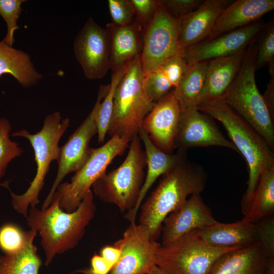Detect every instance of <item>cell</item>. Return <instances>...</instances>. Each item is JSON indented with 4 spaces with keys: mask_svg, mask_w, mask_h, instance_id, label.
I'll return each instance as SVG.
<instances>
[{
    "mask_svg": "<svg viewBox=\"0 0 274 274\" xmlns=\"http://www.w3.org/2000/svg\"><path fill=\"white\" fill-rule=\"evenodd\" d=\"M108 5L114 24L126 25L134 21L135 12L131 0H108Z\"/></svg>",
    "mask_w": 274,
    "mask_h": 274,
    "instance_id": "cell-35",
    "label": "cell"
},
{
    "mask_svg": "<svg viewBox=\"0 0 274 274\" xmlns=\"http://www.w3.org/2000/svg\"><path fill=\"white\" fill-rule=\"evenodd\" d=\"M258 241L267 258H274V219L265 218L255 223Z\"/></svg>",
    "mask_w": 274,
    "mask_h": 274,
    "instance_id": "cell-36",
    "label": "cell"
},
{
    "mask_svg": "<svg viewBox=\"0 0 274 274\" xmlns=\"http://www.w3.org/2000/svg\"><path fill=\"white\" fill-rule=\"evenodd\" d=\"M114 245L121 255L109 274H148L156 266V254L161 244L151 236L148 228L130 223Z\"/></svg>",
    "mask_w": 274,
    "mask_h": 274,
    "instance_id": "cell-12",
    "label": "cell"
},
{
    "mask_svg": "<svg viewBox=\"0 0 274 274\" xmlns=\"http://www.w3.org/2000/svg\"><path fill=\"white\" fill-rule=\"evenodd\" d=\"M265 274H274V258H267Z\"/></svg>",
    "mask_w": 274,
    "mask_h": 274,
    "instance_id": "cell-43",
    "label": "cell"
},
{
    "mask_svg": "<svg viewBox=\"0 0 274 274\" xmlns=\"http://www.w3.org/2000/svg\"><path fill=\"white\" fill-rule=\"evenodd\" d=\"M60 197L55 192L51 204L44 210L30 207L26 218L28 226L38 232L48 266L57 254L76 247L84 235L86 228L94 217L96 206L90 190L77 209L72 212L59 206Z\"/></svg>",
    "mask_w": 274,
    "mask_h": 274,
    "instance_id": "cell-1",
    "label": "cell"
},
{
    "mask_svg": "<svg viewBox=\"0 0 274 274\" xmlns=\"http://www.w3.org/2000/svg\"><path fill=\"white\" fill-rule=\"evenodd\" d=\"M220 146L237 150L226 139L210 117L196 107L182 110L175 147L186 150L195 147Z\"/></svg>",
    "mask_w": 274,
    "mask_h": 274,
    "instance_id": "cell-16",
    "label": "cell"
},
{
    "mask_svg": "<svg viewBox=\"0 0 274 274\" xmlns=\"http://www.w3.org/2000/svg\"><path fill=\"white\" fill-rule=\"evenodd\" d=\"M90 269L93 274H109L112 267L99 254L95 253L90 259Z\"/></svg>",
    "mask_w": 274,
    "mask_h": 274,
    "instance_id": "cell-40",
    "label": "cell"
},
{
    "mask_svg": "<svg viewBox=\"0 0 274 274\" xmlns=\"http://www.w3.org/2000/svg\"><path fill=\"white\" fill-rule=\"evenodd\" d=\"M267 258L257 241L221 256L208 274H265Z\"/></svg>",
    "mask_w": 274,
    "mask_h": 274,
    "instance_id": "cell-21",
    "label": "cell"
},
{
    "mask_svg": "<svg viewBox=\"0 0 274 274\" xmlns=\"http://www.w3.org/2000/svg\"><path fill=\"white\" fill-rule=\"evenodd\" d=\"M5 74L13 76L25 87L35 85L42 77L28 54L0 41V77Z\"/></svg>",
    "mask_w": 274,
    "mask_h": 274,
    "instance_id": "cell-26",
    "label": "cell"
},
{
    "mask_svg": "<svg viewBox=\"0 0 274 274\" xmlns=\"http://www.w3.org/2000/svg\"><path fill=\"white\" fill-rule=\"evenodd\" d=\"M135 12V19L143 31L152 19L159 4L156 0H131Z\"/></svg>",
    "mask_w": 274,
    "mask_h": 274,
    "instance_id": "cell-38",
    "label": "cell"
},
{
    "mask_svg": "<svg viewBox=\"0 0 274 274\" xmlns=\"http://www.w3.org/2000/svg\"><path fill=\"white\" fill-rule=\"evenodd\" d=\"M196 108L222 124L237 152L245 158L249 179L242 202L248 201L253 195L261 173L274 166L273 149L222 98L203 102Z\"/></svg>",
    "mask_w": 274,
    "mask_h": 274,
    "instance_id": "cell-3",
    "label": "cell"
},
{
    "mask_svg": "<svg viewBox=\"0 0 274 274\" xmlns=\"http://www.w3.org/2000/svg\"><path fill=\"white\" fill-rule=\"evenodd\" d=\"M208 63L203 61L189 65L182 80L173 90L182 110L197 106L204 88Z\"/></svg>",
    "mask_w": 274,
    "mask_h": 274,
    "instance_id": "cell-28",
    "label": "cell"
},
{
    "mask_svg": "<svg viewBox=\"0 0 274 274\" xmlns=\"http://www.w3.org/2000/svg\"><path fill=\"white\" fill-rule=\"evenodd\" d=\"M99 255L112 267L118 261L121 252L118 248L114 246L107 245L103 247L100 250Z\"/></svg>",
    "mask_w": 274,
    "mask_h": 274,
    "instance_id": "cell-41",
    "label": "cell"
},
{
    "mask_svg": "<svg viewBox=\"0 0 274 274\" xmlns=\"http://www.w3.org/2000/svg\"><path fill=\"white\" fill-rule=\"evenodd\" d=\"M109 84L101 85L95 105L89 114L70 136L66 143L60 147L57 160L58 169L50 190L44 200L42 210L51 204L58 186L70 173L80 170L89 158L93 148H90L91 139L97 133L95 118L99 105L107 94Z\"/></svg>",
    "mask_w": 274,
    "mask_h": 274,
    "instance_id": "cell-11",
    "label": "cell"
},
{
    "mask_svg": "<svg viewBox=\"0 0 274 274\" xmlns=\"http://www.w3.org/2000/svg\"><path fill=\"white\" fill-rule=\"evenodd\" d=\"M37 235L29 230L27 240L20 250L0 256V274H39L42 260L33 241Z\"/></svg>",
    "mask_w": 274,
    "mask_h": 274,
    "instance_id": "cell-27",
    "label": "cell"
},
{
    "mask_svg": "<svg viewBox=\"0 0 274 274\" xmlns=\"http://www.w3.org/2000/svg\"><path fill=\"white\" fill-rule=\"evenodd\" d=\"M106 28L110 39V68L114 72L128 64L140 54L143 31L135 19L132 23L123 26L108 23Z\"/></svg>",
    "mask_w": 274,
    "mask_h": 274,
    "instance_id": "cell-23",
    "label": "cell"
},
{
    "mask_svg": "<svg viewBox=\"0 0 274 274\" xmlns=\"http://www.w3.org/2000/svg\"><path fill=\"white\" fill-rule=\"evenodd\" d=\"M144 77L139 54L127 64L116 89L107 132L110 137L117 135L131 141L138 134L143 120L155 104L146 93Z\"/></svg>",
    "mask_w": 274,
    "mask_h": 274,
    "instance_id": "cell-6",
    "label": "cell"
},
{
    "mask_svg": "<svg viewBox=\"0 0 274 274\" xmlns=\"http://www.w3.org/2000/svg\"><path fill=\"white\" fill-rule=\"evenodd\" d=\"M188 66L183 56L178 55L167 60L159 68L175 88L182 80Z\"/></svg>",
    "mask_w": 274,
    "mask_h": 274,
    "instance_id": "cell-37",
    "label": "cell"
},
{
    "mask_svg": "<svg viewBox=\"0 0 274 274\" xmlns=\"http://www.w3.org/2000/svg\"><path fill=\"white\" fill-rule=\"evenodd\" d=\"M29 230L24 231L13 223H7L0 228V249L5 254L15 253L25 245Z\"/></svg>",
    "mask_w": 274,
    "mask_h": 274,
    "instance_id": "cell-32",
    "label": "cell"
},
{
    "mask_svg": "<svg viewBox=\"0 0 274 274\" xmlns=\"http://www.w3.org/2000/svg\"><path fill=\"white\" fill-rule=\"evenodd\" d=\"M232 2L203 1L194 10L178 19L179 48L184 51L206 40L221 13Z\"/></svg>",
    "mask_w": 274,
    "mask_h": 274,
    "instance_id": "cell-18",
    "label": "cell"
},
{
    "mask_svg": "<svg viewBox=\"0 0 274 274\" xmlns=\"http://www.w3.org/2000/svg\"><path fill=\"white\" fill-rule=\"evenodd\" d=\"M123 162L116 168L106 173L92 185L93 193L102 201L116 206L126 213L135 207L145 177L146 158L139 134L130 142Z\"/></svg>",
    "mask_w": 274,
    "mask_h": 274,
    "instance_id": "cell-7",
    "label": "cell"
},
{
    "mask_svg": "<svg viewBox=\"0 0 274 274\" xmlns=\"http://www.w3.org/2000/svg\"><path fill=\"white\" fill-rule=\"evenodd\" d=\"M11 130L9 121L0 118V179L5 175L9 163L23 153L18 144L10 139Z\"/></svg>",
    "mask_w": 274,
    "mask_h": 274,
    "instance_id": "cell-31",
    "label": "cell"
},
{
    "mask_svg": "<svg viewBox=\"0 0 274 274\" xmlns=\"http://www.w3.org/2000/svg\"><path fill=\"white\" fill-rule=\"evenodd\" d=\"M130 142L114 135L100 147L93 148L85 164L75 173L70 182L58 186L56 192L60 197V207L67 212L75 211L93 184L106 173L113 159L128 148Z\"/></svg>",
    "mask_w": 274,
    "mask_h": 274,
    "instance_id": "cell-9",
    "label": "cell"
},
{
    "mask_svg": "<svg viewBox=\"0 0 274 274\" xmlns=\"http://www.w3.org/2000/svg\"><path fill=\"white\" fill-rule=\"evenodd\" d=\"M256 70L268 66L270 77H274V22L266 23L256 40Z\"/></svg>",
    "mask_w": 274,
    "mask_h": 274,
    "instance_id": "cell-30",
    "label": "cell"
},
{
    "mask_svg": "<svg viewBox=\"0 0 274 274\" xmlns=\"http://www.w3.org/2000/svg\"><path fill=\"white\" fill-rule=\"evenodd\" d=\"M25 0H0V15L7 25V32L2 41L12 47L14 43V33L19 27L17 22L22 12L21 5Z\"/></svg>",
    "mask_w": 274,
    "mask_h": 274,
    "instance_id": "cell-33",
    "label": "cell"
},
{
    "mask_svg": "<svg viewBox=\"0 0 274 274\" xmlns=\"http://www.w3.org/2000/svg\"><path fill=\"white\" fill-rule=\"evenodd\" d=\"M217 221L200 194H193L164 220L161 245L169 244L186 234L216 223Z\"/></svg>",
    "mask_w": 274,
    "mask_h": 274,
    "instance_id": "cell-17",
    "label": "cell"
},
{
    "mask_svg": "<svg viewBox=\"0 0 274 274\" xmlns=\"http://www.w3.org/2000/svg\"><path fill=\"white\" fill-rule=\"evenodd\" d=\"M144 87L148 98L154 103L168 94L173 88L160 68L145 75Z\"/></svg>",
    "mask_w": 274,
    "mask_h": 274,
    "instance_id": "cell-34",
    "label": "cell"
},
{
    "mask_svg": "<svg viewBox=\"0 0 274 274\" xmlns=\"http://www.w3.org/2000/svg\"><path fill=\"white\" fill-rule=\"evenodd\" d=\"M241 247H213L195 230L169 244L161 245L156 254V265L167 274H208L219 257Z\"/></svg>",
    "mask_w": 274,
    "mask_h": 274,
    "instance_id": "cell-8",
    "label": "cell"
},
{
    "mask_svg": "<svg viewBox=\"0 0 274 274\" xmlns=\"http://www.w3.org/2000/svg\"><path fill=\"white\" fill-rule=\"evenodd\" d=\"M162 3L169 12L177 19L196 9L201 0H163Z\"/></svg>",
    "mask_w": 274,
    "mask_h": 274,
    "instance_id": "cell-39",
    "label": "cell"
},
{
    "mask_svg": "<svg viewBox=\"0 0 274 274\" xmlns=\"http://www.w3.org/2000/svg\"><path fill=\"white\" fill-rule=\"evenodd\" d=\"M74 49L75 57L87 79H101L110 68L109 32L93 18L90 17L78 33Z\"/></svg>",
    "mask_w": 274,
    "mask_h": 274,
    "instance_id": "cell-13",
    "label": "cell"
},
{
    "mask_svg": "<svg viewBox=\"0 0 274 274\" xmlns=\"http://www.w3.org/2000/svg\"><path fill=\"white\" fill-rule=\"evenodd\" d=\"M148 274H167L160 268L158 267L156 265L150 271Z\"/></svg>",
    "mask_w": 274,
    "mask_h": 274,
    "instance_id": "cell-44",
    "label": "cell"
},
{
    "mask_svg": "<svg viewBox=\"0 0 274 274\" xmlns=\"http://www.w3.org/2000/svg\"><path fill=\"white\" fill-rule=\"evenodd\" d=\"M79 272L84 274H93L91 271L90 268H85L79 270Z\"/></svg>",
    "mask_w": 274,
    "mask_h": 274,
    "instance_id": "cell-45",
    "label": "cell"
},
{
    "mask_svg": "<svg viewBox=\"0 0 274 274\" xmlns=\"http://www.w3.org/2000/svg\"><path fill=\"white\" fill-rule=\"evenodd\" d=\"M207 174L200 165L185 157L162 175L156 188L141 204L140 224L147 227L151 237L157 240L163 222L193 194H200L205 188Z\"/></svg>",
    "mask_w": 274,
    "mask_h": 274,
    "instance_id": "cell-2",
    "label": "cell"
},
{
    "mask_svg": "<svg viewBox=\"0 0 274 274\" xmlns=\"http://www.w3.org/2000/svg\"><path fill=\"white\" fill-rule=\"evenodd\" d=\"M265 103L271 115L274 112V77H271L265 93L262 95Z\"/></svg>",
    "mask_w": 274,
    "mask_h": 274,
    "instance_id": "cell-42",
    "label": "cell"
},
{
    "mask_svg": "<svg viewBox=\"0 0 274 274\" xmlns=\"http://www.w3.org/2000/svg\"><path fill=\"white\" fill-rule=\"evenodd\" d=\"M182 108L173 90L157 101L145 118L141 128L160 150L172 153Z\"/></svg>",
    "mask_w": 274,
    "mask_h": 274,
    "instance_id": "cell-15",
    "label": "cell"
},
{
    "mask_svg": "<svg viewBox=\"0 0 274 274\" xmlns=\"http://www.w3.org/2000/svg\"><path fill=\"white\" fill-rule=\"evenodd\" d=\"M127 64L113 72L108 91L101 100L95 118L98 142L102 143L107 134L113 112L116 89L125 74Z\"/></svg>",
    "mask_w": 274,
    "mask_h": 274,
    "instance_id": "cell-29",
    "label": "cell"
},
{
    "mask_svg": "<svg viewBox=\"0 0 274 274\" xmlns=\"http://www.w3.org/2000/svg\"><path fill=\"white\" fill-rule=\"evenodd\" d=\"M178 55L183 56L179 48L178 19L159 1L152 19L143 32L140 60L144 75Z\"/></svg>",
    "mask_w": 274,
    "mask_h": 274,
    "instance_id": "cell-10",
    "label": "cell"
},
{
    "mask_svg": "<svg viewBox=\"0 0 274 274\" xmlns=\"http://www.w3.org/2000/svg\"><path fill=\"white\" fill-rule=\"evenodd\" d=\"M247 48L233 55L208 61L205 84L197 106L223 97L240 68Z\"/></svg>",
    "mask_w": 274,
    "mask_h": 274,
    "instance_id": "cell-22",
    "label": "cell"
},
{
    "mask_svg": "<svg viewBox=\"0 0 274 274\" xmlns=\"http://www.w3.org/2000/svg\"><path fill=\"white\" fill-rule=\"evenodd\" d=\"M266 23L259 20L215 38L203 40L186 49L184 58L190 65L236 54L256 39Z\"/></svg>",
    "mask_w": 274,
    "mask_h": 274,
    "instance_id": "cell-14",
    "label": "cell"
},
{
    "mask_svg": "<svg viewBox=\"0 0 274 274\" xmlns=\"http://www.w3.org/2000/svg\"><path fill=\"white\" fill-rule=\"evenodd\" d=\"M69 125L70 119H62L60 113L56 112L46 116L39 131L31 134L25 129H21L12 134L28 140L34 151L37 164L36 175L28 188L22 194L13 193L6 183L3 185L10 193L14 209L25 218L27 217L29 207H37L40 202L39 195L44 186L50 164L58 159L59 142Z\"/></svg>",
    "mask_w": 274,
    "mask_h": 274,
    "instance_id": "cell-4",
    "label": "cell"
},
{
    "mask_svg": "<svg viewBox=\"0 0 274 274\" xmlns=\"http://www.w3.org/2000/svg\"><path fill=\"white\" fill-rule=\"evenodd\" d=\"M273 9V0H237L231 2L219 15L206 40L257 21Z\"/></svg>",
    "mask_w": 274,
    "mask_h": 274,
    "instance_id": "cell-20",
    "label": "cell"
},
{
    "mask_svg": "<svg viewBox=\"0 0 274 274\" xmlns=\"http://www.w3.org/2000/svg\"><path fill=\"white\" fill-rule=\"evenodd\" d=\"M256 40L247 47L240 68L222 99L273 149V117L258 89L255 80Z\"/></svg>",
    "mask_w": 274,
    "mask_h": 274,
    "instance_id": "cell-5",
    "label": "cell"
},
{
    "mask_svg": "<svg viewBox=\"0 0 274 274\" xmlns=\"http://www.w3.org/2000/svg\"><path fill=\"white\" fill-rule=\"evenodd\" d=\"M242 220L252 223L269 217L274 212V166L265 169L249 200L242 202Z\"/></svg>",
    "mask_w": 274,
    "mask_h": 274,
    "instance_id": "cell-25",
    "label": "cell"
},
{
    "mask_svg": "<svg viewBox=\"0 0 274 274\" xmlns=\"http://www.w3.org/2000/svg\"><path fill=\"white\" fill-rule=\"evenodd\" d=\"M195 231L204 242L217 248L244 246L258 241L255 223L242 219L231 223L217 221L213 225Z\"/></svg>",
    "mask_w": 274,
    "mask_h": 274,
    "instance_id": "cell-24",
    "label": "cell"
},
{
    "mask_svg": "<svg viewBox=\"0 0 274 274\" xmlns=\"http://www.w3.org/2000/svg\"><path fill=\"white\" fill-rule=\"evenodd\" d=\"M138 134L144 146L147 169L137 202L134 208L125 213L124 216L130 223L135 222L140 207L157 179L174 167L186 155V150H178L176 154L162 151L152 142L148 134L142 128L140 129Z\"/></svg>",
    "mask_w": 274,
    "mask_h": 274,
    "instance_id": "cell-19",
    "label": "cell"
}]
</instances>
